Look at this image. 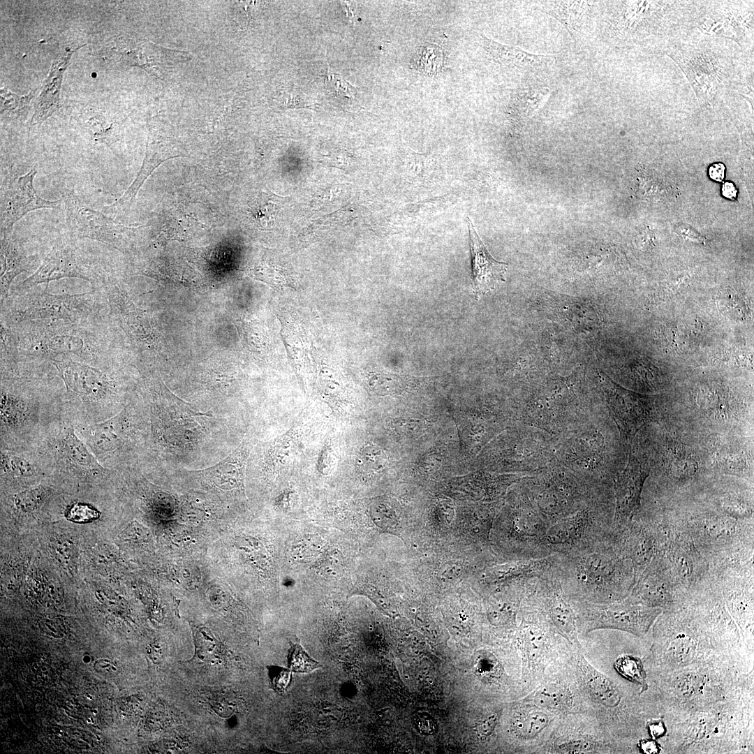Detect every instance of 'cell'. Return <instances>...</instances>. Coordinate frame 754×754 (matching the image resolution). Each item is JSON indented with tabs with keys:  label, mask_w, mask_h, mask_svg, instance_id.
Segmentation results:
<instances>
[{
	"label": "cell",
	"mask_w": 754,
	"mask_h": 754,
	"mask_svg": "<svg viewBox=\"0 0 754 754\" xmlns=\"http://www.w3.org/2000/svg\"><path fill=\"white\" fill-rule=\"evenodd\" d=\"M505 521L503 538L513 559L547 556L542 542L550 524L535 508L519 481Z\"/></svg>",
	"instance_id": "2e32d148"
},
{
	"label": "cell",
	"mask_w": 754,
	"mask_h": 754,
	"mask_svg": "<svg viewBox=\"0 0 754 754\" xmlns=\"http://www.w3.org/2000/svg\"><path fill=\"white\" fill-rule=\"evenodd\" d=\"M418 727L424 733H432L436 725L431 717L421 716L418 718Z\"/></svg>",
	"instance_id": "94428289"
},
{
	"label": "cell",
	"mask_w": 754,
	"mask_h": 754,
	"mask_svg": "<svg viewBox=\"0 0 754 754\" xmlns=\"http://www.w3.org/2000/svg\"><path fill=\"white\" fill-rule=\"evenodd\" d=\"M472 260V288L475 299L504 281L508 264L494 259L479 237L471 219L467 218Z\"/></svg>",
	"instance_id": "f546056e"
},
{
	"label": "cell",
	"mask_w": 754,
	"mask_h": 754,
	"mask_svg": "<svg viewBox=\"0 0 754 754\" xmlns=\"http://www.w3.org/2000/svg\"><path fill=\"white\" fill-rule=\"evenodd\" d=\"M29 367L1 370L0 450L35 448L64 417L63 390Z\"/></svg>",
	"instance_id": "6da1fadb"
},
{
	"label": "cell",
	"mask_w": 754,
	"mask_h": 754,
	"mask_svg": "<svg viewBox=\"0 0 754 754\" xmlns=\"http://www.w3.org/2000/svg\"><path fill=\"white\" fill-rule=\"evenodd\" d=\"M515 707L510 720V731L522 751L536 753L559 717L522 700Z\"/></svg>",
	"instance_id": "83f0119b"
},
{
	"label": "cell",
	"mask_w": 754,
	"mask_h": 754,
	"mask_svg": "<svg viewBox=\"0 0 754 754\" xmlns=\"http://www.w3.org/2000/svg\"><path fill=\"white\" fill-rule=\"evenodd\" d=\"M519 482L550 526L581 508L602 490L600 485L587 481L556 461Z\"/></svg>",
	"instance_id": "8992f818"
},
{
	"label": "cell",
	"mask_w": 754,
	"mask_h": 754,
	"mask_svg": "<svg viewBox=\"0 0 754 754\" xmlns=\"http://www.w3.org/2000/svg\"><path fill=\"white\" fill-rule=\"evenodd\" d=\"M285 105L288 108H307L311 106L308 104V102L306 101L302 96L292 94H288Z\"/></svg>",
	"instance_id": "6f0895ef"
},
{
	"label": "cell",
	"mask_w": 754,
	"mask_h": 754,
	"mask_svg": "<svg viewBox=\"0 0 754 754\" xmlns=\"http://www.w3.org/2000/svg\"><path fill=\"white\" fill-rule=\"evenodd\" d=\"M607 3L603 32L613 45L656 49L695 28L705 1H616Z\"/></svg>",
	"instance_id": "7a4b0ae2"
},
{
	"label": "cell",
	"mask_w": 754,
	"mask_h": 754,
	"mask_svg": "<svg viewBox=\"0 0 754 754\" xmlns=\"http://www.w3.org/2000/svg\"><path fill=\"white\" fill-rule=\"evenodd\" d=\"M283 341L291 360L297 367L301 365L304 357V345L297 332L293 330H283Z\"/></svg>",
	"instance_id": "816d5d0a"
},
{
	"label": "cell",
	"mask_w": 754,
	"mask_h": 754,
	"mask_svg": "<svg viewBox=\"0 0 754 754\" xmlns=\"http://www.w3.org/2000/svg\"><path fill=\"white\" fill-rule=\"evenodd\" d=\"M2 483L22 485L52 476L36 448L25 450H0Z\"/></svg>",
	"instance_id": "4dcf8cb0"
},
{
	"label": "cell",
	"mask_w": 754,
	"mask_h": 754,
	"mask_svg": "<svg viewBox=\"0 0 754 754\" xmlns=\"http://www.w3.org/2000/svg\"><path fill=\"white\" fill-rule=\"evenodd\" d=\"M61 193L65 204L67 228L73 237L95 239L119 250L125 249L128 228L89 207L75 194L73 187L63 188Z\"/></svg>",
	"instance_id": "7402d4cb"
},
{
	"label": "cell",
	"mask_w": 754,
	"mask_h": 754,
	"mask_svg": "<svg viewBox=\"0 0 754 754\" xmlns=\"http://www.w3.org/2000/svg\"><path fill=\"white\" fill-rule=\"evenodd\" d=\"M251 448L249 440L243 441L224 459L200 471L204 480L212 486L223 490L244 491L245 468Z\"/></svg>",
	"instance_id": "1f68e13d"
},
{
	"label": "cell",
	"mask_w": 754,
	"mask_h": 754,
	"mask_svg": "<svg viewBox=\"0 0 754 754\" xmlns=\"http://www.w3.org/2000/svg\"><path fill=\"white\" fill-rule=\"evenodd\" d=\"M386 455L378 446L367 445L360 451L359 465L367 470L378 471L385 465Z\"/></svg>",
	"instance_id": "681fc988"
},
{
	"label": "cell",
	"mask_w": 754,
	"mask_h": 754,
	"mask_svg": "<svg viewBox=\"0 0 754 754\" xmlns=\"http://www.w3.org/2000/svg\"><path fill=\"white\" fill-rule=\"evenodd\" d=\"M52 365L64 385V415L73 426L105 421L125 406L122 382L112 364L95 366L64 357Z\"/></svg>",
	"instance_id": "277c9868"
},
{
	"label": "cell",
	"mask_w": 754,
	"mask_h": 754,
	"mask_svg": "<svg viewBox=\"0 0 754 754\" xmlns=\"http://www.w3.org/2000/svg\"><path fill=\"white\" fill-rule=\"evenodd\" d=\"M81 124L96 142L108 145L115 141V131L118 124L98 111L85 112L80 117Z\"/></svg>",
	"instance_id": "74e56055"
},
{
	"label": "cell",
	"mask_w": 754,
	"mask_h": 754,
	"mask_svg": "<svg viewBox=\"0 0 754 754\" xmlns=\"http://www.w3.org/2000/svg\"><path fill=\"white\" fill-rule=\"evenodd\" d=\"M614 515L603 489L575 512L552 524L542 542L547 556L570 555L610 539Z\"/></svg>",
	"instance_id": "30bf717a"
},
{
	"label": "cell",
	"mask_w": 754,
	"mask_h": 754,
	"mask_svg": "<svg viewBox=\"0 0 754 754\" xmlns=\"http://www.w3.org/2000/svg\"><path fill=\"white\" fill-rule=\"evenodd\" d=\"M598 376L607 409L621 440L628 445L651 418L653 404L648 397L620 387L599 372Z\"/></svg>",
	"instance_id": "cb8c5ba5"
},
{
	"label": "cell",
	"mask_w": 754,
	"mask_h": 754,
	"mask_svg": "<svg viewBox=\"0 0 754 754\" xmlns=\"http://www.w3.org/2000/svg\"><path fill=\"white\" fill-rule=\"evenodd\" d=\"M37 171L31 169L27 173L11 179L1 195V232L2 235H10L14 224L28 212L38 209H55L61 200L50 201L40 197L34 186Z\"/></svg>",
	"instance_id": "484cf974"
},
{
	"label": "cell",
	"mask_w": 754,
	"mask_h": 754,
	"mask_svg": "<svg viewBox=\"0 0 754 754\" xmlns=\"http://www.w3.org/2000/svg\"><path fill=\"white\" fill-rule=\"evenodd\" d=\"M145 385L153 443L182 447L197 440L205 430L202 418L211 415L194 410L158 377L151 376Z\"/></svg>",
	"instance_id": "8fae6325"
},
{
	"label": "cell",
	"mask_w": 754,
	"mask_h": 754,
	"mask_svg": "<svg viewBox=\"0 0 754 754\" xmlns=\"http://www.w3.org/2000/svg\"><path fill=\"white\" fill-rule=\"evenodd\" d=\"M569 654L552 665L540 683L521 700L559 718L584 714V704L569 663Z\"/></svg>",
	"instance_id": "d6986e66"
},
{
	"label": "cell",
	"mask_w": 754,
	"mask_h": 754,
	"mask_svg": "<svg viewBox=\"0 0 754 754\" xmlns=\"http://www.w3.org/2000/svg\"><path fill=\"white\" fill-rule=\"evenodd\" d=\"M94 668L99 674L106 676L114 674L117 670L112 661L105 658L97 660L94 665Z\"/></svg>",
	"instance_id": "9f6ffc18"
},
{
	"label": "cell",
	"mask_w": 754,
	"mask_h": 754,
	"mask_svg": "<svg viewBox=\"0 0 754 754\" xmlns=\"http://www.w3.org/2000/svg\"><path fill=\"white\" fill-rule=\"evenodd\" d=\"M723 195L729 199L733 200L737 197V189L732 182H725L722 188Z\"/></svg>",
	"instance_id": "e7e4bbea"
},
{
	"label": "cell",
	"mask_w": 754,
	"mask_h": 754,
	"mask_svg": "<svg viewBox=\"0 0 754 754\" xmlns=\"http://www.w3.org/2000/svg\"><path fill=\"white\" fill-rule=\"evenodd\" d=\"M625 561L608 540L577 553L561 554L556 572L570 600L609 603L630 593L631 572Z\"/></svg>",
	"instance_id": "5b68a950"
},
{
	"label": "cell",
	"mask_w": 754,
	"mask_h": 754,
	"mask_svg": "<svg viewBox=\"0 0 754 754\" xmlns=\"http://www.w3.org/2000/svg\"><path fill=\"white\" fill-rule=\"evenodd\" d=\"M252 278L274 288L293 287L295 283L289 271L279 266L260 265L249 270Z\"/></svg>",
	"instance_id": "60d3db41"
},
{
	"label": "cell",
	"mask_w": 754,
	"mask_h": 754,
	"mask_svg": "<svg viewBox=\"0 0 754 754\" xmlns=\"http://www.w3.org/2000/svg\"><path fill=\"white\" fill-rule=\"evenodd\" d=\"M32 96L33 92L29 93L27 96H19L6 89H1V112L2 113L5 112V110H7L13 113L19 114L17 108H18L20 112L24 111Z\"/></svg>",
	"instance_id": "f907efd6"
},
{
	"label": "cell",
	"mask_w": 754,
	"mask_h": 754,
	"mask_svg": "<svg viewBox=\"0 0 754 754\" xmlns=\"http://www.w3.org/2000/svg\"><path fill=\"white\" fill-rule=\"evenodd\" d=\"M1 302L8 297L10 285L20 274L27 270L28 263L20 244L10 235L1 239Z\"/></svg>",
	"instance_id": "d590c367"
},
{
	"label": "cell",
	"mask_w": 754,
	"mask_h": 754,
	"mask_svg": "<svg viewBox=\"0 0 754 754\" xmlns=\"http://www.w3.org/2000/svg\"><path fill=\"white\" fill-rule=\"evenodd\" d=\"M540 389L517 407L519 422L556 438L586 420L593 412L590 400L579 389L561 385Z\"/></svg>",
	"instance_id": "9c48e42d"
},
{
	"label": "cell",
	"mask_w": 754,
	"mask_h": 754,
	"mask_svg": "<svg viewBox=\"0 0 754 754\" xmlns=\"http://www.w3.org/2000/svg\"><path fill=\"white\" fill-rule=\"evenodd\" d=\"M753 1H705L695 29L730 40L743 50L753 49Z\"/></svg>",
	"instance_id": "ac0fdd59"
},
{
	"label": "cell",
	"mask_w": 754,
	"mask_h": 754,
	"mask_svg": "<svg viewBox=\"0 0 754 754\" xmlns=\"http://www.w3.org/2000/svg\"><path fill=\"white\" fill-rule=\"evenodd\" d=\"M557 566L527 583L522 605L537 612L557 635L582 650L576 615L563 589Z\"/></svg>",
	"instance_id": "9a60e30c"
},
{
	"label": "cell",
	"mask_w": 754,
	"mask_h": 754,
	"mask_svg": "<svg viewBox=\"0 0 754 754\" xmlns=\"http://www.w3.org/2000/svg\"><path fill=\"white\" fill-rule=\"evenodd\" d=\"M480 42L491 59L502 66L536 70L549 66L556 59L554 55L535 54L517 46L499 43L484 34H480Z\"/></svg>",
	"instance_id": "e575fe53"
},
{
	"label": "cell",
	"mask_w": 754,
	"mask_h": 754,
	"mask_svg": "<svg viewBox=\"0 0 754 754\" xmlns=\"http://www.w3.org/2000/svg\"><path fill=\"white\" fill-rule=\"evenodd\" d=\"M570 601L579 635L599 629H614L642 636L661 613L660 607L635 603L627 598L609 603Z\"/></svg>",
	"instance_id": "5bb4252c"
},
{
	"label": "cell",
	"mask_w": 754,
	"mask_h": 754,
	"mask_svg": "<svg viewBox=\"0 0 754 754\" xmlns=\"http://www.w3.org/2000/svg\"><path fill=\"white\" fill-rule=\"evenodd\" d=\"M398 383L394 378L378 375L371 378L370 386L378 394H391L398 390Z\"/></svg>",
	"instance_id": "db71d44e"
},
{
	"label": "cell",
	"mask_w": 754,
	"mask_h": 754,
	"mask_svg": "<svg viewBox=\"0 0 754 754\" xmlns=\"http://www.w3.org/2000/svg\"><path fill=\"white\" fill-rule=\"evenodd\" d=\"M695 648L694 641L688 636L679 635L669 643L666 651L667 660L676 665L688 664L695 656Z\"/></svg>",
	"instance_id": "ee69618b"
},
{
	"label": "cell",
	"mask_w": 754,
	"mask_h": 754,
	"mask_svg": "<svg viewBox=\"0 0 754 754\" xmlns=\"http://www.w3.org/2000/svg\"><path fill=\"white\" fill-rule=\"evenodd\" d=\"M172 158L168 151L165 145L160 138L156 131L150 129L147 143V149L142 165L136 178L125 193L117 200L106 208L112 212L128 210L133 204L136 195L146 179L165 160Z\"/></svg>",
	"instance_id": "d6a6232c"
},
{
	"label": "cell",
	"mask_w": 754,
	"mask_h": 754,
	"mask_svg": "<svg viewBox=\"0 0 754 754\" xmlns=\"http://www.w3.org/2000/svg\"><path fill=\"white\" fill-rule=\"evenodd\" d=\"M106 58L130 66H138L160 80H164L179 64L191 57L187 52L165 48L144 38L121 35L106 46Z\"/></svg>",
	"instance_id": "ffe728a7"
},
{
	"label": "cell",
	"mask_w": 754,
	"mask_h": 754,
	"mask_svg": "<svg viewBox=\"0 0 754 754\" xmlns=\"http://www.w3.org/2000/svg\"><path fill=\"white\" fill-rule=\"evenodd\" d=\"M640 750L647 754L658 753L660 751L658 745L652 740H642L640 743Z\"/></svg>",
	"instance_id": "be15d7a7"
},
{
	"label": "cell",
	"mask_w": 754,
	"mask_h": 754,
	"mask_svg": "<svg viewBox=\"0 0 754 754\" xmlns=\"http://www.w3.org/2000/svg\"><path fill=\"white\" fill-rule=\"evenodd\" d=\"M440 572L443 577L453 579L459 575V570L458 566L452 563L451 564L446 563V566L441 568Z\"/></svg>",
	"instance_id": "6125c7cd"
},
{
	"label": "cell",
	"mask_w": 754,
	"mask_h": 754,
	"mask_svg": "<svg viewBox=\"0 0 754 754\" xmlns=\"http://www.w3.org/2000/svg\"><path fill=\"white\" fill-rule=\"evenodd\" d=\"M100 511L91 503L74 501L66 506L65 517L70 521L77 523H86L97 519Z\"/></svg>",
	"instance_id": "7dc6e473"
},
{
	"label": "cell",
	"mask_w": 754,
	"mask_h": 754,
	"mask_svg": "<svg viewBox=\"0 0 754 754\" xmlns=\"http://www.w3.org/2000/svg\"><path fill=\"white\" fill-rule=\"evenodd\" d=\"M594 719L584 714L559 718L536 753H597L609 751V746L600 735Z\"/></svg>",
	"instance_id": "603a6c76"
},
{
	"label": "cell",
	"mask_w": 754,
	"mask_h": 754,
	"mask_svg": "<svg viewBox=\"0 0 754 754\" xmlns=\"http://www.w3.org/2000/svg\"><path fill=\"white\" fill-rule=\"evenodd\" d=\"M444 52L440 46L425 43L418 49L412 65L425 75H434L441 70Z\"/></svg>",
	"instance_id": "f35d334b"
},
{
	"label": "cell",
	"mask_w": 754,
	"mask_h": 754,
	"mask_svg": "<svg viewBox=\"0 0 754 754\" xmlns=\"http://www.w3.org/2000/svg\"><path fill=\"white\" fill-rule=\"evenodd\" d=\"M35 448L53 477L99 480L115 472L99 463L65 417L51 427Z\"/></svg>",
	"instance_id": "7c38bea8"
},
{
	"label": "cell",
	"mask_w": 754,
	"mask_h": 754,
	"mask_svg": "<svg viewBox=\"0 0 754 754\" xmlns=\"http://www.w3.org/2000/svg\"><path fill=\"white\" fill-rule=\"evenodd\" d=\"M95 264L75 244L60 242L52 247L36 271L24 280L20 289L27 290L40 283L62 278H79L91 283L98 280Z\"/></svg>",
	"instance_id": "d4e9b609"
},
{
	"label": "cell",
	"mask_w": 754,
	"mask_h": 754,
	"mask_svg": "<svg viewBox=\"0 0 754 754\" xmlns=\"http://www.w3.org/2000/svg\"><path fill=\"white\" fill-rule=\"evenodd\" d=\"M274 194L262 193L251 206V214L262 228L269 229L274 226L278 210V200Z\"/></svg>",
	"instance_id": "b9f144b4"
},
{
	"label": "cell",
	"mask_w": 754,
	"mask_h": 754,
	"mask_svg": "<svg viewBox=\"0 0 754 754\" xmlns=\"http://www.w3.org/2000/svg\"><path fill=\"white\" fill-rule=\"evenodd\" d=\"M516 644L521 659V688L524 696L542 679L549 667L566 656L572 646L535 611L521 605Z\"/></svg>",
	"instance_id": "ba28073f"
},
{
	"label": "cell",
	"mask_w": 754,
	"mask_h": 754,
	"mask_svg": "<svg viewBox=\"0 0 754 754\" xmlns=\"http://www.w3.org/2000/svg\"><path fill=\"white\" fill-rule=\"evenodd\" d=\"M732 47L728 40L694 29L668 42L662 50L684 73L703 112L718 110L732 90L739 71Z\"/></svg>",
	"instance_id": "3957f363"
},
{
	"label": "cell",
	"mask_w": 754,
	"mask_h": 754,
	"mask_svg": "<svg viewBox=\"0 0 754 754\" xmlns=\"http://www.w3.org/2000/svg\"><path fill=\"white\" fill-rule=\"evenodd\" d=\"M709 175L711 179L722 182L725 177V166L722 163L713 164L709 168Z\"/></svg>",
	"instance_id": "91938a15"
},
{
	"label": "cell",
	"mask_w": 754,
	"mask_h": 754,
	"mask_svg": "<svg viewBox=\"0 0 754 754\" xmlns=\"http://www.w3.org/2000/svg\"><path fill=\"white\" fill-rule=\"evenodd\" d=\"M541 10L558 20L573 39H576L588 12L589 2L584 1H554L544 2Z\"/></svg>",
	"instance_id": "8d00e7d4"
},
{
	"label": "cell",
	"mask_w": 754,
	"mask_h": 754,
	"mask_svg": "<svg viewBox=\"0 0 754 754\" xmlns=\"http://www.w3.org/2000/svg\"><path fill=\"white\" fill-rule=\"evenodd\" d=\"M291 644L288 656V668L291 671L309 673L320 666L307 654L300 644Z\"/></svg>",
	"instance_id": "bcb514c9"
},
{
	"label": "cell",
	"mask_w": 754,
	"mask_h": 754,
	"mask_svg": "<svg viewBox=\"0 0 754 754\" xmlns=\"http://www.w3.org/2000/svg\"><path fill=\"white\" fill-rule=\"evenodd\" d=\"M569 663L582 699L584 713L593 719L603 714L614 715L624 704L619 686L596 669L582 649L572 647Z\"/></svg>",
	"instance_id": "44dd1931"
},
{
	"label": "cell",
	"mask_w": 754,
	"mask_h": 754,
	"mask_svg": "<svg viewBox=\"0 0 754 754\" xmlns=\"http://www.w3.org/2000/svg\"><path fill=\"white\" fill-rule=\"evenodd\" d=\"M475 671L478 676L485 683H496L503 674L502 663L493 653L483 650L478 653L475 660Z\"/></svg>",
	"instance_id": "7bdbcfd3"
},
{
	"label": "cell",
	"mask_w": 754,
	"mask_h": 754,
	"mask_svg": "<svg viewBox=\"0 0 754 754\" xmlns=\"http://www.w3.org/2000/svg\"><path fill=\"white\" fill-rule=\"evenodd\" d=\"M614 667L621 677L646 689V673L639 658L628 654L620 656L615 660Z\"/></svg>",
	"instance_id": "f6af8a7d"
},
{
	"label": "cell",
	"mask_w": 754,
	"mask_h": 754,
	"mask_svg": "<svg viewBox=\"0 0 754 754\" xmlns=\"http://www.w3.org/2000/svg\"><path fill=\"white\" fill-rule=\"evenodd\" d=\"M140 413L129 404L110 419L74 427L99 463L118 471L130 464L134 451L144 441L145 423Z\"/></svg>",
	"instance_id": "52a82bcc"
},
{
	"label": "cell",
	"mask_w": 754,
	"mask_h": 754,
	"mask_svg": "<svg viewBox=\"0 0 754 754\" xmlns=\"http://www.w3.org/2000/svg\"><path fill=\"white\" fill-rule=\"evenodd\" d=\"M75 50H66L52 61L49 74L43 83L41 91L36 101L30 129L34 126L40 125L59 108V94L63 75Z\"/></svg>",
	"instance_id": "836d02e7"
},
{
	"label": "cell",
	"mask_w": 754,
	"mask_h": 754,
	"mask_svg": "<svg viewBox=\"0 0 754 754\" xmlns=\"http://www.w3.org/2000/svg\"><path fill=\"white\" fill-rule=\"evenodd\" d=\"M498 719V712L492 713L476 724L475 731L480 739H487L494 733Z\"/></svg>",
	"instance_id": "11a10c76"
},
{
	"label": "cell",
	"mask_w": 754,
	"mask_h": 754,
	"mask_svg": "<svg viewBox=\"0 0 754 754\" xmlns=\"http://www.w3.org/2000/svg\"><path fill=\"white\" fill-rule=\"evenodd\" d=\"M53 491L54 489L50 484L36 485L13 495V503L18 510L32 512L39 508Z\"/></svg>",
	"instance_id": "ab89813d"
},
{
	"label": "cell",
	"mask_w": 754,
	"mask_h": 754,
	"mask_svg": "<svg viewBox=\"0 0 754 754\" xmlns=\"http://www.w3.org/2000/svg\"><path fill=\"white\" fill-rule=\"evenodd\" d=\"M269 675L272 688L278 693H283L289 685L291 679V670L281 667H268Z\"/></svg>",
	"instance_id": "f5cc1de1"
},
{
	"label": "cell",
	"mask_w": 754,
	"mask_h": 754,
	"mask_svg": "<svg viewBox=\"0 0 754 754\" xmlns=\"http://www.w3.org/2000/svg\"><path fill=\"white\" fill-rule=\"evenodd\" d=\"M649 473L636 454L630 450L626 466L614 480L615 508L612 533L631 524L641 508V495Z\"/></svg>",
	"instance_id": "4316f807"
},
{
	"label": "cell",
	"mask_w": 754,
	"mask_h": 754,
	"mask_svg": "<svg viewBox=\"0 0 754 754\" xmlns=\"http://www.w3.org/2000/svg\"><path fill=\"white\" fill-rule=\"evenodd\" d=\"M96 297L92 293L74 295H53L45 289L28 293L16 299L9 314L11 325L36 320L66 319L77 323L87 319L94 311Z\"/></svg>",
	"instance_id": "e0dca14e"
},
{
	"label": "cell",
	"mask_w": 754,
	"mask_h": 754,
	"mask_svg": "<svg viewBox=\"0 0 754 754\" xmlns=\"http://www.w3.org/2000/svg\"><path fill=\"white\" fill-rule=\"evenodd\" d=\"M648 727L651 735L654 739L661 737L665 731L662 720H651L649 723Z\"/></svg>",
	"instance_id": "680465c9"
},
{
	"label": "cell",
	"mask_w": 754,
	"mask_h": 754,
	"mask_svg": "<svg viewBox=\"0 0 754 754\" xmlns=\"http://www.w3.org/2000/svg\"><path fill=\"white\" fill-rule=\"evenodd\" d=\"M595 413L554 438V450L556 462L587 481L601 485L608 444Z\"/></svg>",
	"instance_id": "4fadbf2b"
},
{
	"label": "cell",
	"mask_w": 754,
	"mask_h": 754,
	"mask_svg": "<svg viewBox=\"0 0 754 754\" xmlns=\"http://www.w3.org/2000/svg\"><path fill=\"white\" fill-rule=\"evenodd\" d=\"M195 655L202 660H209L216 655L219 644L211 632L205 628L198 629L194 634Z\"/></svg>",
	"instance_id": "c3c4849f"
},
{
	"label": "cell",
	"mask_w": 754,
	"mask_h": 754,
	"mask_svg": "<svg viewBox=\"0 0 754 754\" xmlns=\"http://www.w3.org/2000/svg\"><path fill=\"white\" fill-rule=\"evenodd\" d=\"M105 290L110 307L109 316L119 321L136 343L147 348L154 345L156 334L148 316L136 307L118 286L109 284Z\"/></svg>",
	"instance_id": "f1b7e54d"
}]
</instances>
